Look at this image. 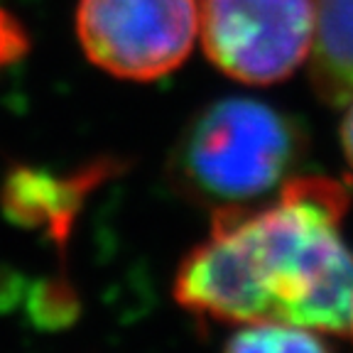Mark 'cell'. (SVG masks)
I'll use <instances>...</instances> for the list:
<instances>
[{
    "label": "cell",
    "instance_id": "6da1fadb",
    "mask_svg": "<svg viewBox=\"0 0 353 353\" xmlns=\"http://www.w3.org/2000/svg\"><path fill=\"white\" fill-rule=\"evenodd\" d=\"M351 194L329 176H292L275 201L216 211L182 258L176 304L231 324L348 334L353 250L341 236Z\"/></svg>",
    "mask_w": 353,
    "mask_h": 353
},
{
    "label": "cell",
    "instance_id": "7a4b0ae2",
    "mask_svg": "<svg viewBox=\"0 0 353 353\" xmlns=\"http://www.w3.org/2000/svg\"><path fill=\"white\" fill-rule=\"evenodd\" d=\"M307 145L302 123L285 110L243 96L221 99L179 132L170 154V182L214 214L245 209L292 179Z\"/></svg>",
    "mask_w": 353,
    "mask_h": 353
},
{
    "label": "cell",
    "instance_id": "3957f363",
    "mask_svg": "<svg viewBox=\"0 0 353 353\" xmlns=\"http://www.w3.org/2000/svg\"><path fill=\"white\" fill-rule=\"evenodd\" d=\"M199 34L196 0H79L77 37L101 72L154 81L187 61Z\"/></svg>",
    "mask_w": 353,
    "mask_h": 353
},
{
    "label": "cell",
    "instance_id": "277c9868",
    "mask_svg": "<svg viewBox=\"0 0 353 353\" xmlns=\"http://www.w3.org/2000/svg\"><path fill=\"white\" fill-rule=\"evenodd\" d=\"M199 34L211 64L250 86L290 79L312 54V0H201Z\"/></svg>",
    "mask_w": 353,
    "mask_h": 353
},
{
    "label": "cell",
    "instance_id": "5b68a950",
    "mask_svg": "<svg viewBox=\"0 0 353 353\" xmlns=\"http://www.w3.org/2000/svg\"><path fill=\"white\" fill-rule=\"evenodd\" d=\"M118 172L121 162L113 157H99L64 174L15 165L0 184V211L15 226L39 231L64 258L86 201Z\"/></svg>",
    "mask_w": 353,
    "mask_h": 353
},
{
    "label": "cell",
    "instance_id": "8992f818",
    "mask_svg": "<svg viewBox=\"0 0 353 353\" xmlns=\"http://www.w3.org/2000/svg\"><path fill=\"white\" fill-rule=\"evenodd\" d=\"M312 86L324 103L341 108L353 101V0H312Z\"/></svg>",
    "mask_w": 353,
    "mask_h": 353
},
{
    "label": "cell",
    "instance_id": "52a82bcc",
    "mask_svg": "<svg viewBox=\"0 0 353 353\" xmlns=\"http://www.w3.org/2000/svg\"><path fill=\"white\" fill-rule=\"evenodd\" d=\"M223 353H331L312 329L290 324H241Z\"/></svg>",
    "mask_w": 353,
    "mask_h": 353
},
{
    "label": "cell",
    "instance_id": "ba28073f",
    "mask_svg": "<svg viewBox=\"0 0 353 353\" xmlns=\"http://www.w3.org/2000/svg\"><path fill=\"white\" fill-rule=\"evenodd\" d=\"M79 299L66 277L47 280L39 285L37 299L32 304V314L44 326H61L77 316Z\"/></svg>",
    "mask_w": 353,
    "mask_h": 353
},
{
    "label": "cell",
    "instance_id": "9c48e42d",
    "mask_svg": "<svg viewBox=\"0 0 353 353\" xmlns=\"http://www.w3.org/2000/svg\"><path fill=\"white\" fill-rule=\"evenodd\" d=\"M28 34L22 30L20 20L10 12L0 10V66H8L28 52Z\"/></svg>",
    "mask_w": 353,
    "mask_h": 353
},
{
    "label": "cell",
    "instance_id": "30bf717a",
    "mask_svg": "<svg viewBox=\"0 0 353 353\" xmlns=\"http://www.w3.org/2000/svg\"><path fill=\"white\" fill-rule=\"evenodd\" d=\"M341 148L343 157H346V165L353 174V101L346 103V116L341 121Z\"/></svg>",
    "mask_w": 353,
    "mask_h": 353
},
{
    "label": "cell",
    "instance_id": "8fae6325",
    "mask_svg": "<svg viewBox=\"0 0 353 353\" xmlns=\"http://www.w3.org/2000/svg\"><path fill=\"white\" fill-rule=\"evenodd\" d=\"M348 334H351V339H353V314H351V324H348Z\"/></svg>",
    "mask_w": 353,
    "mask_h": 353
}]
</instances>
